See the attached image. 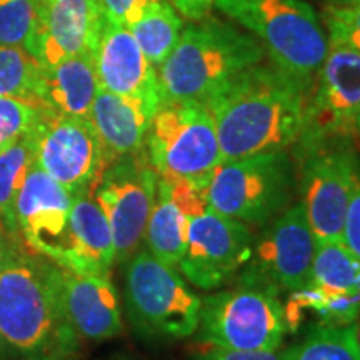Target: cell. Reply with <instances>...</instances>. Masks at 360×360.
I'll return each mask as SVG.
<instances>
[{
    "instance_id": "16",
    "label": "cell",
    "mask_w": 360,
    "mask_h": 360,
    "mask_svg": "<svg viewBox=\"0 0 360 360\" xmlns=\"http://www.w3.org/2000/svg\"><path fill=\"white\" fill-rule=\"evenodd\" d=\"M74 199L70 192L34 162L15 205L22 244L56 265L60 262Z\"/></svg>"
},
{
    "instance_id": "25",
    "label": "cell",
    "mask_w": 360,
    "mask_h": 360,
    "mask_svg": "<svg viewBox=\"0 0 360 360\" xmlns=\"http://www.w3.org/2000/svg\"><path fill=\"white\" fill-rule=\"evenodd\" d=\"M32 164L34 150L27 135L0 154V224L19 245L24 244L17 231L15 205Z\"/></svg>"
},
{
    "instance_id": "21",
    "label": "cell",
    "mask_w": 360,
    "mask_h": 360,
    "mask_svg": "<svg viewBox=\"0 0 360 360\" xmlns=\"http://www.w3.org/2000/svg\"><path fill=\"white\" fill-rule=\"evenodd\" d=\"M98 89L94 56L84 53L52 67L40 65L35 102L39 109L52 114L89 119Z\"/></svg>"
},
{
    "instance_id": "34",
    "label": "cell",
    "mask_w": 360,
    "mask_h": 360,
    "mask_svg": "<svg viewBox=\"0 0 360 360\" xmlns=\"http://www.w3.org/2000/svg\"><path fill=\"white\" fill-rule=\"evenodd\" d=\"M180 15L191 22H197L210 15L215 0H169Z\"/></svg>"
},
{
    "instance_id": "40",
    "label": "cell",
    "mask_w": 360,
    "mask_h": 360,
    "mask_svg": "<svg viewBox=\"0 0 360 360\" xmlns=\"http://www.w3.org/2000/svg\"><path fill=\"white\" fill-rule=\"evenodd\" d=\"M35 4H37V6L40 7V6H44V4H47V2H51V0H34Z\"/></svg>"
},
{
    "instance_id": "41",
    "label": "cell",
    "mask_w": 360,
    "mask_h": 360,
    "mask_svg": "<svg viewBox=\"0 0 360 360\" xmlns=\"http://www.w3.org/2000/svg\"><path fill=\"white\" fill-rule=\"evenodd\" d=\"M112 360H134V359H130V357H115V359H112Z\"/></svg>"
},
{
    "instance_id": "23",
    "label": "cell",
    "mask_w": 360,
    "mask_h": 360,
    "mask_svg": "<svg viewBox=\"0 0 360 360\" xmlns=\"http://www.w3.org/2000/svg\"><path fill=\"white\" fill-rule=\"evenodd\" d=\"M188 220L170 197L165 180L159 177L155 202L143 233V247L164 264L177 267L186 252Z\"/></svg>"
},
{
    "instance_id": "4",
    "label": "cell",
    "mask_w": 360,
    "mask_h": 360,
    "mask_svg": "<svg viewBox=\"0 0 360 360\" xmlns=\"http://www.w3.org/2000/svg\"><path fill=\"white\" fill-rule=\"evenodd\" d=\"M232 19L262 45L272 65L312 85L326 60L328 40L317 12L304 0H215Z\"/></svg>"
},
{
    "instance_id": "26",
    "label": "cell",
    "mask_w": 360,
    "mask_h": 360,
    "mask_svg": "<svg viewBox=\"0 0 360 360\" xmlns=\"http://www.w3.org/2000/svg\"><path fill=\"white\" fill-rule=\"evenodd\" d=\"M283 360H360L352 326H314L283 350Z\"/></svg>"
},
{
    "instance_id": "8",
    "label": "cell",
    "mask_w": 360,
    "mask_h": 360,
    "mask_svg": "<svg viewBox=\"0 0 360 360\" xmlns=\"http://www.w3.org/2000/svg\"><path fill=\"white\" fill-rule=\"evenodd\" d=\"M237 282L202 299L199 342L233 350H278L287 334L281 292L245 278Z\"/></svg>"
},
{
    "instance_id": "3",
    "label": "cell",
    "mask_w": 360,
    "mask_h": 360,
    "mask_svg": "<svg viewBox=\"0 0 360 360\" xmlns=\"http://www.w3.org/2000/svg\"><path fill=\"white\" fill-rule=\"evenodd\" d=\"M265 57L262 45L236 25L210 15L191 22L157 69L162 102L204 103L242 72L262 64Z\"/></svg>"
},
{
    "instance_id": "9",
    "label": "cell",
    "mask_w": 360,
    "mask_h": 360,
    "mask_svg": "<svg viewBox=\"0 0 360 360\" xmlns=\"http://www.w3.org/2000/svg\"><path fill=\"white\" fill-rule=\"evenodd\" d=\"M360 112V53L328 45L326 60L310 87L295 155L330 143L354 142Z\"/></svg>"
},
{
    "instance_id": "11",
    "label": "cell",
    "mask_w": 360,
    "mask_h": 360,
    "mask_svg": "<svg viewBox=\"0 0 360 360\" xmlns=\"http://www.w3.org/2000/svg\"><path fill=\"white\" fill-rule=\"evenodd\" d=\"M27 137L32 143L34 162L56 182L74 197L92 195L109 162L89 119L40 109Z\"/></svg>"
},
{
    "instance_id": "20",
    "label": "cell",
    "mask_w": 360,
    "mask_h": 360,
    "mask_svg": "<svg viewBox=\"0 0 360 360\" xmlns=\"http://www.w3.org/2000/svg\"><path fill=\"white\" fill-rule=\"evenodd\" d=\"M114 264V237L102 209L92 195L75 197L67 244L57 265L77 274L110 276Z\"/></svg>"
},
{
    "instance_id": "13",
    "label": "cell",
    "mask_w": 360,
    "mask_h": 360,
    "mask_svg": "<svg viewBox=\"0 0 360 360\" xmlns=\"http://www.w3.org/2000/svg\"><path fill=\"white\" fill-rule=\"evenodd\" d=\"M283 310L290 332L305 312L326 326H352L360 317V260L342 240L317 242L310 282L289 294Z\"/></svg>"
},
{
    "instance_id": "1",
    "label": "cell",
    "mask_w": 360,
    "mask_h": 360,
    "mask_svg": "<svg viewBox=\"0 0 360 360\" xmlns=\"http://www.w3.org/2000/svg\"><path fill=\"white\" fill-rule=\"evenodd\" d=\"M310 87L262 62L217 90L204 105L217 129L222 162L294 147Z\"/></svg>"
},
{
    "instance_id": "6",
    "label": "cell",
    "mask_w": 360,
    "mask_h": 360,
    "mask_svg": "<svg viewBox=\"0 0 360 360\" xmlns=\"http://www.w3.org/2000/svg\"><path fill=\"white\" fill-rule=\"evenodd\" d=\"M294 162L285 150L222 162L205 187L209 209L249 227H264L292 205Z\"/></svg>"
},
{
    "instance_id": "24",
    "label": "cell",
    "mask_w": 360,
    "mask_h": 360,
    "mask_svg": "<svg viewBox=\"0 0 360 360\" xmlns=\"http://www.w3.org/2000/svg\"><path fill=\"white\" fill-rule=\"evenodd\" d=\"M184 27L182 15L172 4L169 0H157L129 29L146 57L159 69L177 45Z\"/></svg>"
},
{
    "instance_id": "17",
    "label": "cell",
    "mask_w": 360,
    "mask_h": 360,
    "mask_svg": "<svg viewBox=\"0 0 360 360\" xmlns=\"http://www.w3.org/2000/svg\"><path fill=\"white\" fill-rule=\"evenodd\" d=\"M94 64L101 89L142 103L155 114L162 103L159 74L129 27L105 19Z\"/></svg>"
},
{
    "instance_id": "29",
    "label": "cell",
    "mask_w": 360,
    "mask_h": 360,
    "mask_svg": "<svg viewBox=\"0 0 360 360\" xmlns=\"http://www.w3.org/2000/svg\"><path fill=\"white\" fill-rule=\"evenodd\" d=\"M39 112V107L20 98L0 97V154L32 130Z\"/></svg>"
},
{
    "instance_id": "7",
    "label": "cell",
    "mask_w": 360,
    "mask_h": 360,
    "mask_svg": "<svg viewBox=\"0 0 360 360\" xmlns=\"http://www.w3.org/2000/svg\"><path fill=\"white\" fill-rule=\"evenodd\" d=\"M146 154L162 179H182L205 191L222 164L214 119L202 102L165 101L152 117Z\"/></svg>"
},
{
    "instance_id": "2",
    "label": "cell",
    "mask_w": 360,
    "mask_h": 360,
    "mask_svg": "<svg viewBox=\"0 0 360 360\" xmlns=\"http://www.w3.org/2000/svg\"><path fill=\"white\" fill-rule=\"evenodd\" d=\"M58 267L17 247L0 269V337L13 359L75 360L80 337L58 287Z\"/></svg>"
},
{
    "instance_id": "39",
    "label": "cell",
    "mask_w": 360,
    "mask_h": 360,
    "mask_svg": "<svg viewBox=\"0 0 360 360\" xmlns=\"http://www.w3.org/2000/svg\"><path fill=\"white\" fill-rule=\"evenodd\" d=\"M355 137H359V141H360V112L357 117V124H355Z\"/></svg>"
},
{
    "instance_id": "30",
    "label": "cell",
    "mask_w": 360,
    "mask_h": 360,
    "mask_svg": "<svg viewBox=\"0 0 360 360\" xmlns=\"http://www.w3.org/2000/svg\"><path fill=\"white\" fill-rule=\"evenodd\" d=\"M328 45H344L360 53V4L332 6L323 11Z\"/></svg>"
},
{
    "instance_id": "36",
    "label": "cell",
    "mask_w": 360,
    "mask_h": 360,
    "mask_svg": "<svg viewBox=\"0 0 360 360\" xmlns=\"http://www.w3.org/2000/svg\"><path fill=\"white\" fill-rule=\"evenodd\" d=\"M13 357L11 355V352H8L6 344H4L2 337H0V360H12Z\"/></svg>"
},
{
    "instance_id": "19",
    "label": "cell",
    "mask_w": 360,
    "mask_h": 360,
    "mask_svg": "<svg viewBox=\"0 0 360 360\" xmlns=\"http://www.w3.org/2000/svg\"><path fill=\"white\" fill-rule=\"evenodd\" d=\"M57 274L65 314L80 339L105 342L122 332L119 292L110 276L77 274L64 267Z\"/></svg>"
},
{
    "instance_id": "31",
    "label": "cell",
    "mask_w": 360,
    "mask_h": 360,
    "mask_svg": "<svg viewBox=\"0 0 360 360\" xmlns=\"http://www.w3.org/2000/svg\"><path fill=\"white\" fill-rule=\"evenodd\" d=\"M191 360H283V350H233L200 342Z\"/></svg>"
},
{
    "instance_id": "33",
    "label": "cell",
    "mask_w": 360,
    "mask_h": 360,
    "mask_svg": "<svg viewBox=\"0 0 360 360\" xmlns=\"http://www.w3.org/2000/svg\"><path fill=\"white\" fill-rule=\"evenodd\" d=\"M342 242L360 260V172L357 187H355L352 200H350L347 214H345Z\"/></svg>"
},
{
    "instance_id": "18",
    "label": "cell",
    "mask_w": 360,
    "mask_h": 360,
    "mask_svg": "<svg viewBox=\"0 0 360 360\" xmlns=\"http://www.w3.org/2000/svg\"><path fill=\"white\" fill-rule=\"evenodd\" d=\"M105 13L98 0H51L39 7L30 56L42 67L96 52Z\"/></svg>"
},
{
    "instance_id": "27",
    "label": "cell",
    "mask_w": 360,
    "mask_h": 360,
    "mask_svg": "<svg viewBox=\"0 0 360 360\" xmlns=\"http://www.w3.org/2000/svg\"><path fill=\"white\" fill-rule=\"evenodd\" d=\"M40 64L25 49L0 45V97H13L37 107L35 87Z\"/></svg>"
},
{
    "instance_id": "38",
    "label": "cell",
    "mask_w": 360,
    "mask_h": 360,
    "mask_svg": "<svg viewBox=\"0 0 360 360\" xmlns=\"http://www.w3.org/2000/svg\"><path fill=\"white\" fill-rule=\"evenodd\" d=\"M352 327H354L355 342H357V347H359V350H360V317L357 319V321H355V322L352 323Z\"/></svg>"
},
{
    "instance_id": "32",
    "label": "cell",
    "mask_w": 360,
    "mask_h": 360,
    "mask_svg": "<svg viewBox=\"0 0 360 360\" xmlns=\"http://www.w3.org/2000/svg\"><path fill=\"white\" fill-rule=\"evenodd\" d=\"M98 2L110 22L130 27L141 19L147 8L157 0H98Z\"/></svg>"
},
{
    "instance_id": "5",
    "label": "cell",
    "mask_w": 360,
    "mask_h": 360,
    "mask_svg": "<svg viewBox=\"0 0 360 360\" xmlns=\"http://www.w3.org/2000/svg\"><path fill=\"white\" fill-rule=\"evenodd\" d=\"M122 265L125 315L135 335L148 342H179L195 334L202 299L175 267L146 247Z\"/></svg>"
},
{
    "instance_id": "28",
    "label": "cell",
    "mask_w": 360,
    "mask_h": 360,
    "mask_svg": "<svg viewBox=\"0 0 360 360\" xmlns=\"http://www.w3.org/2000/svg\"><path fill=\"white\" fill-rule=\"evenodd\" d=\"M37 22L39 6L34 0H0V45L30 53Z\"/></svg>"
},
{
    "instance_id": "10",
    "label": "cell",
    "mask_w": 360,
    "mask_h": 360,
    "mask_svg": "<svg viewBox=\"0 0 360 360\" xmlns=\"http://www.w3.org/2000/svg\"><path fill=\"white\" fill-rule=\"evenodd\" d=\"M295 159L299 162V202L315 240H342L345 214L360 172L354 142L312 148L297 154Z\"/></svg>"
},
{
    "instance_id": "22",
    "label": "cell",
    "mask_w": 360,
    "mask_h": 360,
    "mask_svg": "<svg viewBox=\"0 0 360 360\" xmlns=\"http://www.w3.org/2000/svg\"><path fill=\"white\" fill-rule=\"evenodd\" d=\"M152 117L154 112L142 103L98 89L89 120L101 139L109 164L143 150Z\"/></svg>"
},
{
    "instance_id": "37",
    "label": "cell",
    "mask_w": 360,
    "mask_h": 360,
    "mask_svg": "<svg viewBox=\"0 0 360 360\" xmlns=\"http://www.w3.org/2000/svg\"><path fill=\"white\" fill-rule=\"evenodd\" d=\"M332 6H352V4H360V0H327Z\"/></svg>"
},
{
    "instance_id": "14",
    "label": "cell",
    "mask_w": 360,
    "mask_h": 360,
    "mask_svg": "<svg viewBox=\"0 0 360 360\" xmlns=\"http://www.w3.org/2000/svg\"><path fill=\"white\" fill-rule=\"evenodd\" d=\"M254 240L249 262L237 278L259 282L277 292H297L307 287L317 240L299 200L264 225Z\"/></svg>"
},
{
    "instance_id": "35",
    "label": "cell",
    "mask_w": 360,
    "mask_h": 360,
    "mask_svg": "<svg viewBox=\"0 0 360 360\" xmlns=\"http://www.w3.org/2000/svg\"><path fill=\"white\" fill-rule=\"evenodd\" d=\"M17 247H24V245L15 244V242L11 238V236L6 232L4 225L0 224V269H2V265L6 264V260L11 257V254L17 249Z\"/></svg>"
},
{
    "instance_id": "12",
    "label": "cell",
    "mask_w": 360,
    "mask_h": 360,
    "mask_svg": "<svg viewBox=\"0 0 360 360\" xmlns=\"http://www.w3.org/2000/svg\"><path fill=\"white\" fill-rule=\"evenodd\" d=\"M157 182L159 174L148 162L146 148L112 160L98 177L92 197L110 225L115 264H125L142 247Z\"/></svg>"
},
{
    "instance_id": "15",
    "label": "cell",
    "mask_w": 360,
    "mask_h": 360,
    "mask_svg": "<svg viewBox=\"0 0 360 360\" xmlns=\"http://www.w3.org/2000/svg\"><path fill=\"white\" fill-rule=\"evenodd\" d=\"M254 240L249 225L207 209L188 220L186 252L177 267L191 285L217 290L240 276Z\"/></svg>"
}]
</instances>
